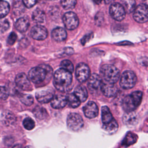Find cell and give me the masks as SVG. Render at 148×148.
Listing matches in <instances>:
<instances>
[{
	"instance_id": "obj_42",
	"label": "cell",
	"mask_w": 148,
	"mask_h": 148,
	"mask_svg": "<svg viewBox=\"0 0 148 148\" xmlns=\"http://www.w3.org/2000/svg\"><path fill=\"white\" fill-rule=\"evenodd\" d=\"M12 148H23V147L21 145H16Z\"/></svg>"
},
{
	"instance_id": "obj_4",
	"label": "cell",
	"mask_w": 148,
	"mask_h": 148,
	"mask_svg": "<svg viewBox=\"0 0 148 148\" xmlns=\"http://www.w3.org/2000/svg\"><path fill=\"white\" fill-rule=\"evenodd\" d=\"M100 73L104 81L114 84L120 77L119 70L111 64H104L100 68Z\"/></svg>"
},
{
	"instance_id": "obj_17",
	"label": "cell",
	"mask_w": 148,
	"mask_h": 148,
	"mask_svg": "<svg viewBox=\"0 0 148 148\" xmlns=\"http://www.w3.org/2000/svg\"><path fill=\"white\" fill-rule=\"evenodd\" d=\"M36 98L38 102L42 103H46L51 102L54 97L53 93L49 90H42L35 94Z\"/></svg>"
},
{
	"instance_id": "obj_39",
	"label": "cell",
	"mask_w": 148,
	"mask_h": 148,
	"mask_svg": "<svg viewBox=\"0 0 148 148\" xmlns=\"http://www.w3.org/2000/svg\"><path fill=\"white\" fill-rule=\"evenodd\" d=\"M73 53V50L71 47H66L64 48V51L61 53V56H65L72 54Z\"/></svg>"
},
{
	"instance_id": "obj_43",
	"label": "cell",
	"mask_w": 148,
	"mask_h": 148,
	"mask_svg": "<svg viewBox=\"0 0 148 148\" xmlns=\"http://www.w3.org/2000/svg\"><path fill=\"white\" fill-rule=\"evenodd\" d=\"M114 0H104L105 2L106 3V4H108V3H110L111 2H113Z\"/></svg>"
},
{
	"instance_id": "obj_6",
	"label": "cell",
	"mask_w": 148,
	"mask_h": 148,
	"mask_svg": "<svg viewBox=\"0 0 148 148\" xmlns=\"http://www.w3.org/2000/svg\"><path fill=\"white\" fill-rule=\"evenodd\" d=\"M66 123L69 130L72 131H78L83 127L84 121L80 114L71 113L68 116Z\"/></svg>"
},
{
	"instance_id": "obj_3",
	"label": "cell",
	"mask_w": 148,
	"mask_h": 148,
	"mask_svg": "<svg viewBox=\"0 0 148 148\" xmlns=\"http://www.w3.org/2000/svg\"><path fill=\"white\" fill-rule=\"evenodd\" d=\"M142 95V92L140 91H136L125 97L122 101L123 109L125 112L134 111L140 104Z\"/></svg>"
},
{
	"instance_id": "obj_20",
	"label": "cell",
	"mask_w": 148,
	"mask_h": 148,
	"mask_svg": "<svg viewBox=\"0 0 148 148\" xmlns=\"http://www.w3.org/2000/svg\"><path fill=\"white\" fill-rule=\"evenodd\" d=\"M1 120L5 125H10L16 121V117L10 111L4 110L1 113Z\"/></svg>"
},
{
	"instance_id": "obj_22",
	"label": "cell",
	"mask_w": 148,
	"mask_h": 148,
	"mask_svg": "<svg viewBox=\"0 0 148 148\" xmlns=\"http://www.w3.org/2000/svg\"><path fill=\"white\" fill-rule=\"evenodd\" d=\"M29 25L28 20L25 17H20L15 23L16 29L20 32H25L28 29Z\"/></svg>"
},
{
	"instance_id": "obj_44",
	"label": "cell",
	"mask_w": 148,
	"mask_h": 148,
	"mask_svg": "<svg viewBox=\"0 0 148 148\" xmlns=\"http://www.w3.org/2000/svg\"><path fill=\"white\" fill-rule=\"evenodd\" d=\"M143 2V4L146 5H148V0H142Z\"/></svg>"
},
{
	"instance_id": "obj_25",
	"label": "cell",
	"mask_w": 148,
	"mask_h": 148,
	"mask_svg": "<svg viewBox=\"0 0 148 148\" xmlns=\"http://www.w3.org/2000/svg\"><path fill=\"white\" fill-rule=\"evenodd\" d=\"M32 18L35 22L42 23L45 21V13L43 10L39 9H36L32 13Z\"/></svg>"
},
{
	"instance_id": "obj_46",
	"label": "cell",
	"mask_w": 148,
	"mask_h": 148,
	"mask_svg": "<svg viewBox=\"0 0 148 148\" xmlns=\"http://www.w3.org/2000/svg\"><path fill=\"white\" fill-rule=\"evenodd\" d=\"M2 1V0H0V2H1Z\"/></svg>"
},
{
	"instance_id": "obj_18",
	"label": "cell",
	"mask_w": 148,
	"mask_h": 148,
	"mask_svg": "<svg viewBox=\"0 0 148 148\" xmlns=\"http://www.w3.org/2000/svg\"><path fill=\"white\" fill-rule=\"evenodd\" d=\"M67 104L66 97L62 95H57L54 96L51 101V106L53 108L59 109L63 108Z\"/></svg>"
},
{
	"instance_id": "obj_19",
	"label": "cell",
	"mask_w": 148,
	"mask_h": 148,
	"mask_svg": "<svg viewBox=\"0 0 148 148\" xmlns=\"http://www.w3.org/2000/svg\"><path fill=\"white\" fill-rule=\"evenodd\" d=\"M52 38L57 42L64 41L67 37V34L64 28L62 27H57L51 32Z\"/></svg>"
},
{
	"instance_id": "obj_24",
	"label": "cell",
	"mask_w": 148,
	"mask_h": 148,
	"mask_svg": "<svg viewBox=\"0 0 148 148\" xmlns=\"http://www.w3.org/2000/svg\"><path fill=\"white\" fill-rule=\"evenodd\" d=\"M121 5L124 9L125 13L133 12L136 8L135 0H121Z\"/></svg>"
},
{
	"instance_id": "obj_45",
	"label": "cell",
	"mask_w": 148,
	"mask_h": 148,
	"mask_svg": "<svg viewBox=\"0 0 148 148\" xmlns=\"http://www.w3.org/2000/svg\"><path fill=\"white\" fill-rule=\"evenodd\" d=\"M25 148H33V147L32 146H27Z\"/></svg>"
},
{
	"instance_id": "obj_1",
	"label": "cell",
	"mask_w": 148,
	"mask_h": 148,
	"mask_svg": "<svg viewBox=\"0 0 148 148\" xmlns=\"http://www.w3.org/2000/svg\"><path fill=\"white\" fill-rule=\"evenodd\" d=\"M72 76L71 72L62 68L57 70L54 75L53 84L60 91L66 92L71 88Z\"/></svg>"
},
{
	"instance_id": "obj_10",
	"label": "cell",
	"mask_w": 148,
	"mask_h": 148,
	"mask_svg": "<svg viewBox=\"0 0 148 148\" xmlns=\"http://www.w3.org/2000/svg\"><path fill=\"white\" fill-rule=\"evenodd\" d=\"M109 13L112 17L117 21H122L125 16V11L120 3H112L109 8Z\"/></svg>"
},
{
	"instance_id": "obj_5",
	"label": "cell",
	"mask_w": 148,
	"mask_h": 148,
	"mask_svg": "<svg viewBox=\"0 0 148 148\" xmlns=\"http://www.w3.org/2000/svg\"><path fill=\"white\" fill-rule=\"evenodd\" d=\"M136 80V76L134 72L131 71H125L121 75L120 85L124 89H130L134 87Z\"/></svg>"
},
{
	"instance_id": "obj_16",
	"label": "cell",
	"mask_w": 148,
	"mask_h": 148,
	"mask_svg": "<svg viewBox=\"0 0 148 148\" xmlns=\"http://www.w3.org/2000/svg\"><path fill=\"white\" fill-rule=\"evenodd\" d=\"M123 121L128 127H134L138 122V114L134 111L125 112L123 116Z\"/></svg>"
},
{
	"instance_id": "obj_34",
	"label": "cell",
	"mask_w": 148,
	"mask_h": 148,
	"mask_svg": "<svg viewBox=\"0 0 148 148\" xmlns=\"http://www.w3.org/2000/svg\"><path fill=\"white\" fill-rule=\"evenodd\" d=\"M23 124L24 127L28 130H32L35 125L34 121L30 117H26L24 119L23 122Z\"/></svg>"
},
{
	"instance_id": "obj_9",
	"label": "cell",
	"mask_w": 148,
	"mask_h": 148,
	"mask_svg": "<svg viewBox=\"0 0 148 148\" xmlns=\"http://www.w3.org/2000/svg\"><path fill=\"white\" fill-rule=\"evenodd\" d=\"M75 75L79 82L83 83L87 80L90 76V70L88 66L83 62L79 64L76 68Z\"/></svg>"
},
{
	"instance_id": "obj_31",
	"label": "cell",
	"mask_w": 148,
	"mask_h": 148,
	"mask_svg": "<svg viewBox=\"0 0 148 148\" xmlns=\"http://www.w3.org/2000/svg\"><path fill=\"white\" fill-rule=\"evenodd\" d=\"M21 102L26 106H31L34 102V98L29 94H21L20 97Z\"/></svg>"
},
{
	"instance_id": "obj_38",
	"label": "cell",
	"mask_w": 148,
	"mask_h": 148,
	"mask_svg": "<svg viewBox=\"0 0 148 148\" xmlns=\"http://www.w3.org/2000/svg\"><path fill=\"white\" fill-rule=\"evenodd\" d=\"M22 1L24 5L28 8H32L37 2V0H22Z\"/></svg>"
},
{
	"instance_id": "obj_33",
	"label": "cell",
	"mask_w": 148,
	"mask_h": 148,
	"mask_svg": "<svg viewBox=\"0 0 148 148\" xmlns=\"http://www.w3.org/2000/svg\"><path fill=\"white\" fill-rule=\"evenodd\" d=\"M61 68L65 69L71 73L73 71V65L72 62L68 60H64L61 61Z\"/></svg>"
},
{
	"instance_id": "obj_27",
	"label": "cell",
	"mask_w": 148,
	"mask_h": 148,
	"mask_svg": "<svg viewBox=\"0 0 148 148\" xmlns=\"http://www.w3.org/2000/svg\"><path fill=\"white\" fill-rule=\"evenodd\" d=\"M137 140V136L132 132H128L127 134L125 137L124 138L122 144L124 146H128L135 143Z\"/></svg>"
},
{
	"instance_id": "obj_2",
	"label": "cell",
	"mask_w": 148,
	"mask_h": 148,
	"mask_svg": "<svg viewBox=\"0 0 148 148\" xmlns=\"http://www.w3.org/2000/svg\"><path fill=\"white\" fill-rule=\"evenodd\" d=\"M53 73L52 68L47 65H40L32 68L28 72L29 79L35 84L43 82L47 77H50Z\"/></svg>"
},
{
	"instance_id": "obj_21",
	"label": "cell",
	"mask_w": 148,
	"mask_h": 148,
	"mask_svg": "<svg viewBox=\"0 0 148 148\" xmlns=\"http://www.w3.org/2000/svg\"><path fill=\"white\" fill-rule=\"evenodd\" d=\"M73 94L82 102L86 101L88 97V92L86 88L82 85H79L75 88Z\"/></svg>"
},
{
	"instance_id": "obj_26",
	"label": "cell",
	"mask_w": 148,
	"mask_h": 148,
	"mask_svg": "<svg viewBox=\"0 0 148 148\" xmlns=\"http://www.w3.org/2000/svg\"><path fill=\"white\" fill-rule=\"evenodd\" d=\"M66 101H67V104L72 108H76L78 107L80 104V101L79 99L75 96V95L73 93H70L68 94L66 97Z\"/></svg>"
},
{
	"instance_id": "obj_13",
	"label": "cell",
	"mask_w": 148,
	"mask_h": 148,
	"mask_svg": "<svg viewBox=\"0 0 148 148\" xmlns=\"http://www.w3.org/2000/svg\"><path fill=\"white\" fill-rule=\"evenodd\" d=\"M102 83L101 77L97 73H92L88 78V88L91 93H95L101 89Z\"/></svg>"
},
{
	"instance_id": "obj_37",
	"label": "cell",
	"mask_w": 148,
	"mask_h": 148,
	"mask_svg": "<svg viewBox=\"0 0 148 148\" xmlns=\"http://www.w3.org/2000/svg\"><path fill=\"white\" fill-rule=\"evenodd\" d=\"M16 39H17V35H16V34L13 32H11L9 34L8 38L7 43L9 45H13L15 43Z\"/></svg>"
},
{
	"instance_id": "obj_28",
	"label": "cell",
	"mask_w": 148,
	"mask_h": 148,
	"mask_svg": "<svg viewBox=\"0 0 148 148\" xmlns=\"http://www.w3.org/2000/svg\"><path fill=\"white\" fill-rule=\"evenodd\" d=\"M118 127V124L114 119L109 123L103 125V129L110 134L114 133L117 130Z\"/></svg>"
},
{
	"instance_id": "obj_32",
	"label": "cell",
	"mask_w": 148,
	"mask_h": 148,
	"mask_svg": "<svg viewBox=\"0 0 148 148\" xmlns=\"http://www.w3.org/2000/svg\"><path fill=\"white\" fill-rule=\"evenodd\" d=\"M61 4L64 9H72L76 5V0H61Z\"/></svg>"
},
{
	"instance_id": "obj_7",
	"label": "cell",
	"mask_w": 148,
	"mask_h": 148,
	"mask_svg": "<svg viewBox=\"0 0 148 148\" xmlns=\"http://www.w3.org/2000/svg\"><path fill=\"white\" fill-rule=\"evenodd\" d=\"M134 20L139 23H144L148 21V6L143 3L136 6L134 10Z\"/></svg>"
},
{
	"instance_id": "obj_40",
	"label": "cell",
	"mask_w": 148,
	"mask_h": 148,
	"mask_svg": "<svg viewBox=\"0 0 148 148\" xmlns=\"http://www.w3.org/2000/svg\"><path fill=\"white\" fill-rule=\"evenodd\" d=\"M90 36H91V34H88L85 35L82 39L81 42L82 43L83 45H84L85 43H86L90 39Z\"/></svg>"
},
{
	"instance_id": "obj_36",
	"label": "cell",
	"mask_w": 148,
	"mask_h": 148,
	"mask_svg": "<svg viewBox=\"0 0 148 148\" xmlns=\"http://www.w3.org/2000/svg\"><path fill=\"white\" fill-rule=\"evenodd\" d=\"M9 28V23L7 20L0 21V32H4Z\"/></svg>"
},
{
	"instance_id": "obj_12",
	"label": "cell",
	"mask_w": 148,
	"mask_h": 148,
	"mask_svg": "<svg viewBox=\"0 0 148 148\" xmlns=\"http://www.w3.org/2000/svg\"><path fill=\"white\" fill-rule=\"evenodd\" d=\"M30 34L33 39L38 40H44L47 38L48 32L44 26L36 25L32 28L30 31Z\"/></svg>"
},
{
	"instance_id": "obj_23",
	"label": "cell",
	"mask_w": 148,
	"mask_h": 148,
	"mask_svg": "<svg viewBox=\"0 0 148 148\" xmlns=\"http://www.w3.org/2000/svg\"><path fill=\"white\" fill-rule=\"evenodd\" d=\"M101 118L103 125L109 123L114 119L110 109L106 106H102L101 108Z\"/></svg>"
},
{
	"instance_id": "obj_41",
	"label": "cell",
	"mask_w": 148,
	"mask_h": 148,
	"mask_svg": "<svg viewBox=\"0 0 148 148\" xmlns=\"http://www.w3.org/2000/svg\"><path fill=\"white\" fill-rule=\"evenodd\" d=\"M94 1V2H95V3L97 4H99L101 3V2L103 1V0H92Z\"/></svg>"
},
{
	"instance_id": "obj_29",
	"label": "cell",
	"mask_w": 148,
	"mask_h": 148,
	"mask_svg": "<svg viewBox=\"0 0 148 148\" xmlns=\"http://www.w3.org/2000/svg\"><path fill=\"white\" fill-rule=\"evenodd\" d=\"M33 113L35 116L39 119H43L47 116L46 110L42 107L36 106L33 110Z\"/></svg>"
},
{
	"instance_id": "obj_35",
	"label": "cell",
	"mask_w": 148,
	"mask_h": 148,
	"mask_svg": "<svg viewBox=\"0 0 148 148\" xmlns=\"http://www.w3.org/2000/svg\"><path fill=\"white\" fill-rule=\"evenodd\" d=\"M8 96L9 91L8 89L3 86H0V99H6Z\"/></svg>"
},
{
	"instance_id": "obj_14",
	"label": "cell",
	"mask_w": 148,
	"mask_h": 148,
	"mask_svg": "<svg viewBox=\"0 0 148 148\" xmlns=\"http://www.w3.org/2000/svg\"><path fill=\"white\" fill-rule=\"evenodd\" d=\"M83 110L85 116L89 119H93L97 117L99 113L98 106L93 101L88 102L83 107Z\"/></svg>"
},
{
	"instance_id": "obj_30",
	"label": "cell",
	"mask_w": 148,
	"mask_h": 148,
	"mask_svg": "<svg viewBox=\"0 0 148 148\" xmlns=\"http://www.w3.org/2000/svg\"><path fill=\"white\" fill-rule=\"evenodd\" d=\"M10 6L8 2L2 1L0 2V18L5 17L9 12Z\"/></svg>"
},
{
	"instance_id": "obj_15",
	"label": "cell",
	"mask_w": 148,
	"mask_h": 148,
	"mask_svg": "<svg viewBox=\"0 0 148 148\" xmlns=\"http://www.w3.org/2000/svg\"><path fill=\"white\" fill-rule=\"evenodd\" d=\"M100 90L105 96L109 98L114 96L117 91V88L114 84L110 83L104 80H102Z\"/></svg>"
},
{
	"instance_id": "obj_8",
	"label": "cell",
	"mask_w": 148,
	"mask_h": 148,
	"mask_svg": "<svg viewBox=\"0 0 148 148\" xmlns=\"http://www.w3.org/2000/svg\"><path fill=\"white\" fill-rule=\"evenodd\" d=\"M62 21L65 28L69 30L75 29L79 23L77 15L73 12L65 13L62 17Z\"/></svg>"
},
{
	"instance_id": "obj_11",
	"label": "cell",
	"mask_w": 148,
	"mask_h": 148,
	"mask_svg": "<svg viewBox=\"0 0 148 148\" xmlns=\"http://www.w3.org/2000/svg\"><path fill=\"white\" fill-rule=\"evenodd\" d=\"M15 83L18 88L24 91H29L32 89V86L28 76L24 73L17 75Z\"/></svg>"
}]
</instances>
